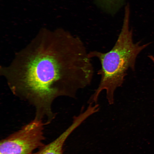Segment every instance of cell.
<instances>
[{"label": "cell", "mask_w": 154, "mask_h": 154, "mask_svg": "<svg viewBox=\"0 0 154 154\" xmlns=\"http://www.w3.org/2000/svg\"><path fill=\"white\" fill-rule=\"evenodd\" d=\"M91 59L79 37L59 30L38 34L5 68L4 76L12 93L32 106L36 116L50 118L56 99L76 98L91 84Z\"/></svg>", "instance_id": "1"}, {"label": "cell", "mask_w": 154, "mask_h": 154, "mask_svg": "<svg viewBox=\"0 0 154 154\" xmlns=\"http://www.w3.org/2000/svg\"><path fill=\"white\" fill-rule=\"evenodd\" d=\"M107 4H113L118 3L121 0H102Z\"/></svg>", "instance_id": "5"}, {"label": "cell", "mask_w": 154, "mask_h": 154, "mask_svg": "<svg viewBox=\"0 0 154 154\" xmlns=\"http://www.w3.org/2000/svg\"><path fill=\"white\" fill-rule=\"evenodd\" d=\"M125 16L121 32L111 50L106 53L97 50L89 52L90 58L99 60L101 68L98 72L100 76V82L89 97L88 104H97L101 93L105 90L108 102L110 105L113 104L115 90L123 83L128 70H134L138 54L151 43L141 45L139 41L134 42L132 30L129 27L128 15Z\"/></svg>", "instance_id": "2"}, {"label": "cell", "mask_w": 154, "mask_h": 154, "mask_svg": "<svg viewBox=\"0 0 154 154\" xmlns=\"http://www.w3.org/2000/svg\"><path fill=\"white\" fill-rule=\"evenodd\" d=\"M82 124L79 118L74 117L68 128L56 139L50 143L39 148V150L33 154H63L64 143L70 135Z\"/></svg>", "instance_id": "4"}, {"label": "cell", "mask_w": 154, "mask_h": 154, "mask_svg": "<svg viewBox=\"0 0 154 154\" xmlns=\"http://www.w3.org/2000/svg\"><path fill=\"white\" fill-rule=\"evenodd\" d=\"M148 57L151 60L154 64V56L152 55L148 56Z\"/></svg>", "instance_id": "6"}, {"label": "cell", "mask_w": 154, "mask_h": 154, "mask_svg": "<svg viewBox=\"0 0 154 154\" xmlns=\"http://www.w3.org/2000/svg\"><path fill=\"white\" fill-rule=\"evenodd\" d=\"M45 125L42 120L34 118L1 141L0 154H33L44 145Z\"/></svg>", "instance_id": "3"}]
</instances>
